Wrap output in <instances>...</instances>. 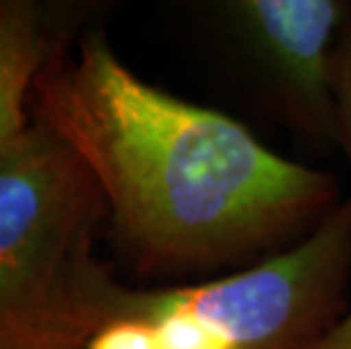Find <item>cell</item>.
Instances as JSON below:
<instances>
[{
    "label": "cell",
    "instance_id": "3957f363",
    "mask_svg": "<svg viewBox=\"0 0 351 349\" xmlns=\"http://www.w3.org/2000/svg\"><path fill=\"white\" fill-rule=\"evenodd\" d=\"M351 279V193L302 241L247 268L136 288L114 274L95 297V329L138 317L156 349H308L342 315Z\"/></svg>",
    "mask_w": 351,
    "mask_h": 349
},
{
    "label": "cell",
    "instance_id": "5b68a950",
    "mask_svg": "<svg viewBox=\"0 0 351 349\" xmlns=\"http://www.w3.org/2000/svg\"><path fill=\"white\" fill-rule=\"evenodd\" d=\"M80 3L0 0V157L32 123V95L48 66L80 39Z\"/></svg>",
    "mask_w": 351,
    "mask_h": 349
},
{
    "label": "cell",
    "instance_id": "ba28073f",
    "mask_svg": "<svg viewBox=\"0 0 351 349\" xmlns=\"http://www.w3.org/2000/svg\"><path fill=\"white\" fill-rule=\"evenodd\" d=\"M308 349H351V311L340 315Z\"/></svg>",
    "mask_w": 351,
    "mask_h": 349
},
{
    "label": "cell",
    "instance_id": "8992f818",
    "mask_svg": "<svg viewBox=\"0 0 351 349\" xmlns=\"http://www.w3.org/2000/svg\"><path fill=\"white\" fill-rule=\"evenodd\" d=\"M335 145L351 163V19L340 34L335 50Z\"/></svg>",
    "mask_w": 351,
    "mask_h": 349
},
{
    "label": "cell",
    "instance_id": "7a4b0ae2",
    "mask_svg": "<svg viewBox=\"0 0 351 349\" xmlns=\"http://www.w3.org/2000/svg\"><path fill=\"white\" fill-rule=\"evenodd\" d=\"M102 191L39 118L0 157V349H82L109 270L95 258Z\"/></svg>",
    "mask_w": 351,
    "mask_h": 349
},
{
    "label": "cell",
    "instance_id": "52a82bcc",
    "mask_svg": "<svg viewBox=\"0 0 351 349\" xmlns=\"http://www.w3.org/2000/svg\"><path fill=\"white\" fill-rule=\"evenodd\" d=\"M82 349H156V345L143 320L123 315L102 322Z\"/></svg>",
    "mask_w": 351,
    "mask_h": 349
},
{
    "label": "cell",
    "instance_id": "6da1fadb",
    "mask_svg": "<svg viewBox=\"0 0 351 349\" xmlns=\"http://www.w3.org/2000/svg\"><path fill=\"white\" fill-rule=\"evenodd\" d=\"M32 116L91 170L118 252L143 277L234 272L311 234L345 195L220 109L138 77L98 27L39 77Z\"/></svg>",
    "mask_w": 351,
    "mask_h": 349
},
{
    "label": "cell",
    "instance_id": "277c9868",
    "mask_svg": "<svg viewBox=\"0 0 351 349\" xmlns=\"http://www.w3.org/2000/svg\"><path fill=\"white\" fill-rule=\"evenodd\" d=\"M213 7L286 121L335 145V50L351 3L225 0Z\"/></svg>",
    "mask_w": 351,
    "mask_h": 349
}]
</instances>
